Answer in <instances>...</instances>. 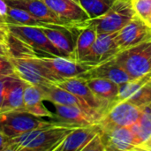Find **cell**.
Here are the masks:
<instances>
[{
  "mask_svg": "<svg viewBox=\"0 0 151 151\" xmlns=\"http://www.w3.org/2000/svg\"><path fill=\"white\" fill-rule=\"evenodd\" d=\"M114 59L133 79L150 73H151V39L120 50L114 57Z\"/></svg>",
  "mask_w": 151,
  "mask_h": 151,
  "instance_id": "cell-3",
  "label": "cell"
},
{
  "mask_svg": "<svg viewBox=\"0 0 151 151\" xmlns=\"http://www.w3.org/2000/svg\"><path fill=\"white\" fill-rule=\"evenodd\" d=\"M134 12L144 21H147L151 14V0H132Z\"/></svg>",
  "mask_w": 151,
  "mask_h": 151,
  "instance_id": "cell-28",
  "label": "cell"
},
{
  "mask_svg": "<svg viewBox=\"0 0 151 151\" xmlns=\"http://www.w3.org/2000/svg\"><path fill=\"white\" fill-rule=\"evenodd\" d=\"M54 119L61 126L70 127H84L96 125L99 120L82 109L76 106H68L54 104Z\"/></svg>",
  "mask_w": 151,
  "mask_h": 151,
  "instance_id": "cell-13",
  "label": "cell"
},
{
  "mask_svg": "<svg viewBox=\"0 0 151 151\" xmlns=\"http://www.w3.org/2000/svg\"><path fill=\"white\" fill-rule=\"evenodd\" d=\"M28 83L19 78L17 75H12L8 85L3 105L0 112L12 111H25L24 106V91Z\"/></svg>",
  "mask_w": 151,
  "mask_h": 151,
  "instance_id": "cell-19",
  "label": "cell"
},
{
  "mask_svg": "<svg viewBox=\"0 0 151 151\" xmlns=\"http://www.w3.org/2000/svg\"><path fill=\"white\" fill-rule=\"evenodd\" d=\"M150 39H151V27L137 15L116 34V42L119 51Z\"/></svg>",
  "mask_w": 151,
  "mask_h": 151,
  "instance_id": "cell-10",
  "label": "cell"
},
{
  "mask_svg": "<svg viewBox=\"0 0 151 151\" xmlns=\"http://www.w3.org/2000/svg\"><path fill=\"white\" fill-rule=\"evenodd\" d=\"M82 151H106L101 132L98 133L94 138H92V140L84 147Z\"/></svg>",
  "mask_w": 151,
  "mask_h": 151,
  "instance_id": "cell-29",
  "label": "cell"
},
{
  "mask_svg": "<svg viewBox=\"0 0 151 151\" xmlns=\"http://www.w3.org/2000/svg\"><path fill=\"white\" fill-rule=\"evenodd\" d=\"M101 132L98 124L73 129L54 151H82L84 147Z\"/></svg>",
  "mask_w": 151,
  "mask_h": 151,
  "instance_id": "cell-18",
  "label": "cell"
},
{
  "mask_svg": "<svg viewBox=\"0 0 151 151\" xmlns=\"http://www.w3.org/2000/svg\"><path fill=\"white\" fill-rule=\"evenodd\" d=\"M57 125L61 126L54 119L50 118L49 120H46L43 117L35 116L26 111L0 112V131L9 138Z\"/></svg>",
  "mask_w": 151,
  "mask_h": 151,
  "instance_id": "cell-2",
  "label": "cell"
},
{
  "mask_svg": "<svg viewBox=\"0 0 151 151\" xmlns=\"http://www.w3.org/2000/svg\"><path fill=\"white\" fill-rule=\"evenodd\" d=\"M139 145L151 137V115L142 113L140 119L130 127Z\"/></svg>",
  "mask_w": 151,
  "mask_h": 151,
  "instance_id": "cell-26",
  "label": "cell"
},
{
  "mask_svg": "<svg viewBox=\"0 0 151 151\" xmlns=\"http://www.w3.org/2000/svg\"><path fill=\"white\" fill-rule=\"evenodd\" d=\"M116 34L117 32L98 34L88 54L81 63L92 67L97 64L113 58L119 52L116 42Z\"/></svg>",
  "mask_w": 151,
  "mask_h": 151,
  "instance_id": "cell-11",
  "label": "cell"
},
{
  "mask_svg": "<svg viewBox=\"0 0 151 151\" xmlns=\"http://www.w3.org/2000/svg\"><path fill=\"white\" fill-rule=\"evenodd\" d=\"M12 76H7V77H4V78H0V109L3 105L4 103V96L8 88V85L10 83V81L12 79Z\"/></svg>",
  "mask_w": 151,
  "mask_h": 151,
  "instance_id": "cell-32",
  "label": "cell"
},
{
  "mask_svg": "<svg viewBox=\"0 0 151 151\" xmlns=\"http://www.w3.org/2000/svg\"><path fill=\"white\" fill-rule=\"evenodd\" d=\"M86 80V79H85ZM88 86L94 94L103 101L113 105L119 101V84L107 79H88Z\"/></svg>",
  "mask_w": 151,
  "mask_h": 151,
  "instance_id": "cell-22",
  "label": "cell"
},
{
  "mask_svg": "<svg viewBox=\"0 0 151 151\" xmlns=\"http://www.w3.org/2000/svg\"><path fill=\"white\" fill-rule=\"evenodd\" d=\"M8 29L11 35L17 37L36 51L43 54L63 57L59 50L51 43L41 27L9 24Z\"/></svg>",
  "mask_w": 151,
  "mask_h": 151,
  "instance_id": "cell-8",
  "label": "cell"
},
{
  "mask_svg": "<svg viewBox=\"0 0 151 151\" xmlns=\"http://www.w3.org/2000/svg\"><path fill=\"white\" fill-rule=\"evenodd\" d=\"M89 19L80 25L76 45L73 56V60L81 63L88 54L98 35L96 27L90 22Z\"/></svg>",
  "mask_w": 151,
  "mask_h": 151,
  "instance_id": "cell-21",
  "label": "cell"
},
{
  "mask_svg": "<svg viewBox=\"0 0 151 151\" xmlns=\"http://www.w3.org/2000/svg\"><path fill=\"white\" fill-rule=\"evenodd\" d=\"M146 22H147V23L149 24V26H150V27H151V14H150V16L149 17V19H148V20H147Z\"/></svg>",
  "mask_w": 151,
  "mask_h": 151,
  "instance_id": "cell-38",
  "label": "cell"
},
{
  "mask_svg": "<svg viewBox=\"0 0 151 151\" xmlns=\"http://www.w3.org/2000/svg\"><path fill=\"white\" fill-rule=\"evenodd\" d=\"M44 91V101H49L50 103L61 104V105H68V106H76L91 116L97 119L99 121L101 120V116L90 109L86 104H84L81 100H80L76 96L72 94L66 89H64L58 87L56 84H52L47 87H42Z\"/></svg>",
  "mask_w": 151,
  "mask_h": 151,
  "instance_id": "cell-17",
  "label": "cell"
},
{
  "mask_svg": "<svg viewBox=\"0 0 151 151\" xmlns=\"http://www.w3.org/2000/svg\"><path fill=\"white\" fill-rule=\"evenodd\" d=\"M141 110H142V113L151 115V103H150V104H147V105H145L144 107H142Z\"/></svg>",
  "mask_w": 151,
  "mask_h": 151,
  "instance_id": "cell-37",
  "label": "cell"
},
{
  "mask_svg": "<svg viewBox=\"0 0 151 151\" xmlns=\"http://www.w3.org/2000/svg\"><path fill=\"white\" fill-rule=\"evenodd\" d=\"M5 21L7 25L12 24V25L34 26V27H39V25L42 23L37 19L33 17L30 13H28L27 11L11 5H8L7 7Z\"/></svg>",
  "mask_w": 151,
  "mask_h": 151,
  "instance_id": "cell-23",
  "label": "cell"
},
{
  "mask_svg": "<svg viewBox=\"0 0 151 151\" xmlns=\"http://www.w3.org/2000/svg\"><path fill=\"white\" fill-rule=\"evenodd\" d=\"M10 138L0 131V151H6Z\"/></svg>",
  "mask_w": 151,
  "mask_h": 151,
  "instance_id": "cell-33",
  "label": "cell"
},
{
  "mask_svg": "<svg viewBox=\"0 0 151 151\" xmlns=\"http://www.w3.org/2000/svg\"><path fill=\"white\" fill-rule=\"evenodd\" d=\"M151 80V73L145 74L142 77L133 79L129 81L122 83L119 85V101L127 100L130 96H132L140 88H142L144 84Z\"/></svg>",
  "mask_w": 151,
  "mask_h": 151,
  "instance_id": "cell-25",
  "label": "cell"
},
{
  "mask_svg": "<svg viewBox=\"0 0 151 151\" xmlns=\"http://www.w3.org/2000/svg\"><path fill=\"white\" fill-rule=\"evenodd\" d=\"M7 4L4 0H0V17L5 21L6 19V13H7ZM6 22V21H5ZM7 24V23H6Z\"/></svg>",
  "mask_w": 151,
  "mask_h": 151,
  "instance_id": "cell-35",
  "label": "cell"
},
{
  "mask_svg": "<svg viewBox=\"0 0 151 151\" xmlns=\"http://www.w3.org/2000/svg\"><path fill=\"white\" fill-rule=\"evenodd\" d=\"M39 27L42 29L46 36L63 57L73 59L80 25L67 26L42 22Z\"/></svg>",
  "mask_w": 151,
  "mask_h": 151,
  "instance_id": "cell-7",
  "label": "cell"
},
{
  "mask_svg": "<svg viewBox=\"0 0 151 151\" xmlns=\"http://www.w3.org/2000/svg\"><path fill=\"white\" fill-rule=\"evenodd\" d=\"M74 127L52 126L10 138L6 151H54Z\"/></svg>",
  "mask_w": 151,
  "mask_h": 151,
  "instance_id": "cell-1",
  "label": "cell"
},
{
  "mask_svg": "<svg viewBox=\"0 0 151 151\" xmlns=\"http://www.w3.org/2000/svg\"><path fill=\"white\" fill-rule=\"evenodd\" d=\"M56 85L64 89L68 90L69 92L76 96L90 109H92L94 111L99 114L101 118H103L104 114L107 112V111L112 106L110 104L97 97L88 86L87 81L84 78L79 76L68 78L64 81L57 82Z\"/></svg>",
  "mask_w": 151,
  "mask_h": 151,
  "instance_id": "cell-9",
  "label": "cell"
},
{
  "mask_svg": "<svg viewBox=\"0 0 151 151\" xmlns=\"http://www.w3.org/2000/svg\"><path fill=\"white\" fill-rule=\"evenodd\" d=\"M79 77L86 80L95 78L107 79L119 85L133 80V78L116 62L114 58L92 66Z\"/></svg>",
  "mask_w": 151,
  "mask_h": 151,
  "instance_id": "cell-15",
  "label": "cell"
},
{
  "mask_svg": "<svg viewBox=\"0 0 151 151\" xmlns=\"http://www.w3.org/2000/svg\"><path fill=\"white\" fill-rule=\"evenodd\" d=\"M44 101L43 88L27 84L24 91L25 111L35 116L43 118H54V113L50 111L42 104Z\"/></svg>",
  "mask_w": 151,
  "mask_h": 151,
  "instance_id": "cell-20",
  "label": "cell"
},
{
  "mask_svg": "<svg viewBox=\"0 0 151 151\" xmlns=\"http://www.w3.org/2000/svg\"><path fill=\"white\" fill-rule=\"evenodd\" d=\"M136 151H151V137L136 147Z\"/></svg>",
  "mask_w": 151,
  "mask_h": 151,
  "instance_id": "cell-34",
  "label": "cell"
},
{
  "mask_svg": "<svg viewBox=\"0 0 151 151\" xmlns=\"http://www.w3.org/2000/svg\"><path fill=\"white\" fill-rule=\"evenodd\" d=\"M127 101L136 105L139 108H142L151 103V80L140 88Z\"/></svg>",
  "mask_w": 151,
  "mask_h": 151,
  "instance_id": "cell-27",
  "label": "cell"
},
{
  "mask_svg": "<svg viewBox=\"0 0 151 151\" xmlns=\"http://www.w3.org/2000/svg\"><path fill=\"white\" fill-rule=\"evenodd\" d=\"M9 39V29L6 22L0 17V42L6 45L8 44ZM8 47V46H7Z\"/></svg>",
  "mask_w": 151,
  "mask_h": 151,
  "instance_id": "cell-31",
  "label": "cell"
},
{
  "mask_svg": "<svg viewBox=\"0 0 151 151\" xmlns=\"http://www.w3.org/2000/svg\"><path fill=\"white\" fill-rule=\"evenodd\" d=\"M8 5L21 8L41 22L66 25L43 0H4ZM69 26V25H67Z\"/></svg>",
  "mask_w": 151,
  "mask_h": 151,
  "instance_id": "cell-16",
  "label": "cell"
},
{
  "mask_svg": "<svg viewBox=\"0 0 151 151\" xmlns=\"http://www.w3.org/2000/svg\"><path fill=\"white\" fill-rule=\"evenodd\" d=\"M35 58L53 75L58 82L68 78L78 77L91 68V66L72 58L43 54L38 51L35 52Z\"/></svg>",
  "mask_w": 151,
  "mask_h": 151,
  "instance_id": "cell-5",
  "label": "cell"
},
{
  "mask_svg": "<svg viewBox=\"0 0 151 151\" xmlns=\"http://www.w3.org/2000/svg\"><path fill=\"white\" fill-rule=\"evenodd\" d=\"M142 115L141 108L127 100L118 101L104 114L98 125L102 130L128 127L135 124Z\"/></svg>",
  "mask_w": 151,
  "mask_h": 151,
  "instance_id": "cell-6",
  "label": "cell"
},
{
  "mask_svg": "<svg viewBox=\"0 0 151 151\" xmlns=\"http://www.w3.org/2000/svg\"><path fill=\"white\" fill-rule=\"evenodd\" d=\"M11 75H15V73L9 56L0 55V78Z\"/></svg>",
  "mask_w": 151,
  "mask_h": 151,
  "instance_id": "cell-30",
  "label": "cell"
},
{
  "mask_svg": "<svg viewBox=\"0 0 151 151\" xmlns=\"http://www.w3.org/2000/svg\"><path fill=\"white\" fill-rule=\"evenodd\" d=\"M132 0H116L103 15L90 19L97 33H115L123 28L135 17Z\"/></svg>",
  "mask_w": 151,
  "mask_h": 151,
  "instance_id": "cell-4",
  "label": "cell"
},
{
  "mask_svg": "<svg viewBox=\"0 0 151 151\" xmlns=\"http://www.w3.org/2000/svg\"><path fill=\"white\" fill-rule=\"evenodd\" d=\"M106 151H136L139 142L130 127L102 130Z\"/></svg>",
  "mask_w": 151,
  "mask_h": 151,
  "instance_id": "cell-14",
  "label": "cell"
},
{
  "mask_svg": "<svg viewBox=\"0 0 151 151\" xmlns=\"http://www.w3.org/2000/svg\"><path fill=\"white\" fill-rule=\"evenodd\" d=\"M45 4L66 24L78 26L89 19L80 0H43Z\"/></svg>",
  "mask_w": 151,
  "mask_h": 151,
  "instance_id": "cell-12",
  "label": "cell"
},
{
  "mask_svg": "<svg viewBox=\"0 0 151 151\" xmlns=\"http://www.w3.org/2000/svg\"><path fill=\"white\" fill-rule=\"evenodd\" d=\"M116 0H80V3L89 19L104 14Z\"/></svg>",
  "mask_w": 151,
  "mask_h": 151,
  "instance_id": "cell-24",
  "label": "cell"
},
{
  "mask_svg": "<svg viewBox=\"0 0 151 151\" xmlns=\"http://www.w3.org/2000/svg\"><path fill=\"white\" fill-rule=\"evenodd\" d=\"M0 55L3 56H9V50L8 47L2 42H0Z\"/></svg>",
  "mask_w": 151,
  "mask_h": 151,
  "instance_id": "cell-36",
  "label": "cell"
}]
</instances>
